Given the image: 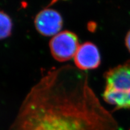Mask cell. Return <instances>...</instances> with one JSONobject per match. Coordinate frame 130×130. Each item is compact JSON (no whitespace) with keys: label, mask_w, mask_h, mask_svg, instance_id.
Returning a JSON list of instances; mask_svg holds the SVG:
<instances>
[{"label":"cell","mask_w":130,"mask_h":130,"mask_svg":"<svg viewBox=\"0 0 130 130\" xmlns=\"http://www.w3.org/2000/svg\"><path fill=\"white\" fill-rule=\"evenodd\" d=\"M86 71L66 64L43 74L26 95L9 130H117Z\"/></svg>","instance_id":"6da1fadb"},{"label":"cell","mask_w":130,"mask_h":130,"mask_svg":"<svg viewBox=\"0 0 130 130\" xmlns=\"http://www.w3.org/2000/svg\"><path fill=\"white\" fill-rule=\"evenodd\" d=\"M104 100L116 109L130 108V61L105 72Z\"/></svg>","instance_id":"7a4b0ae2"},{"label":"cell","mask_w":130,"mask_h":130,"mask_svg":"<svg viewBox=\"0 0 130 130\" xmlns=\"http://www.w3.org/2000/svg\"><path fill=\"white\" fill-rule=\"evenodd\" d=\"M79 46L78 36L70 31H63L53 36L50 42L52 56L60 62L74 58Z\"/></svg>","instance_id":"3957f363"},{"label":"cell","mask_w":130,"mask_h":130,"mask_svg":"<svg viewBox=\"0 0 130 130\" xmlns=\"http://www.w3.org/2000/svg\"><path fill=\"white\" fill-rule=\"evenodd\" d=\"M63 18L56 10L46 8L36 16L35 25L37 31L44 36H54L63 27Z\"/></svg>","instance_id":"277c9868"},{"label":"cell","mask_w":130,"mask_h":130,"mask_svg":"<svg viewBox=\"0 0 130 130\" xmlns=\"http://www.w3.org/2000/svg\"><path fill=\"white\" fill-rule=\"evenodd\" d=\"M75 66L81 71L96 69L101 64L98 48L94 43L86 42L79 45L74 57Z\"/></svg>","instance_id":"5b68a950"},{"label":"cell","mask_w":130,"mask_h":130,"mask_svg":"<svg viewBox=\"0 0 130 130\" xmlns=\"http://www.w3.org/2000/svg\"><path fill=\"white\" fill-rule=\"evenodd\" d=\"M13 22L9 14L0 10V40L10 37L12 31Z\"/></svg>","instance_id":"8992f818"},{"label":"cell","mask_w":130,"mask_h":130,"mask_svg":"<svg viewBox=\"0 0 130 130\" xmlns=\"http://www.w3.org/2000/svg\"><path fill=\"white\" fill-rule=\"evenodd\" d=\"M125 45L127 47L128 50L130 52V30L127 33L125 37Z\"/></svg>","instance_id":"52a82bcc"}]
</instances>
